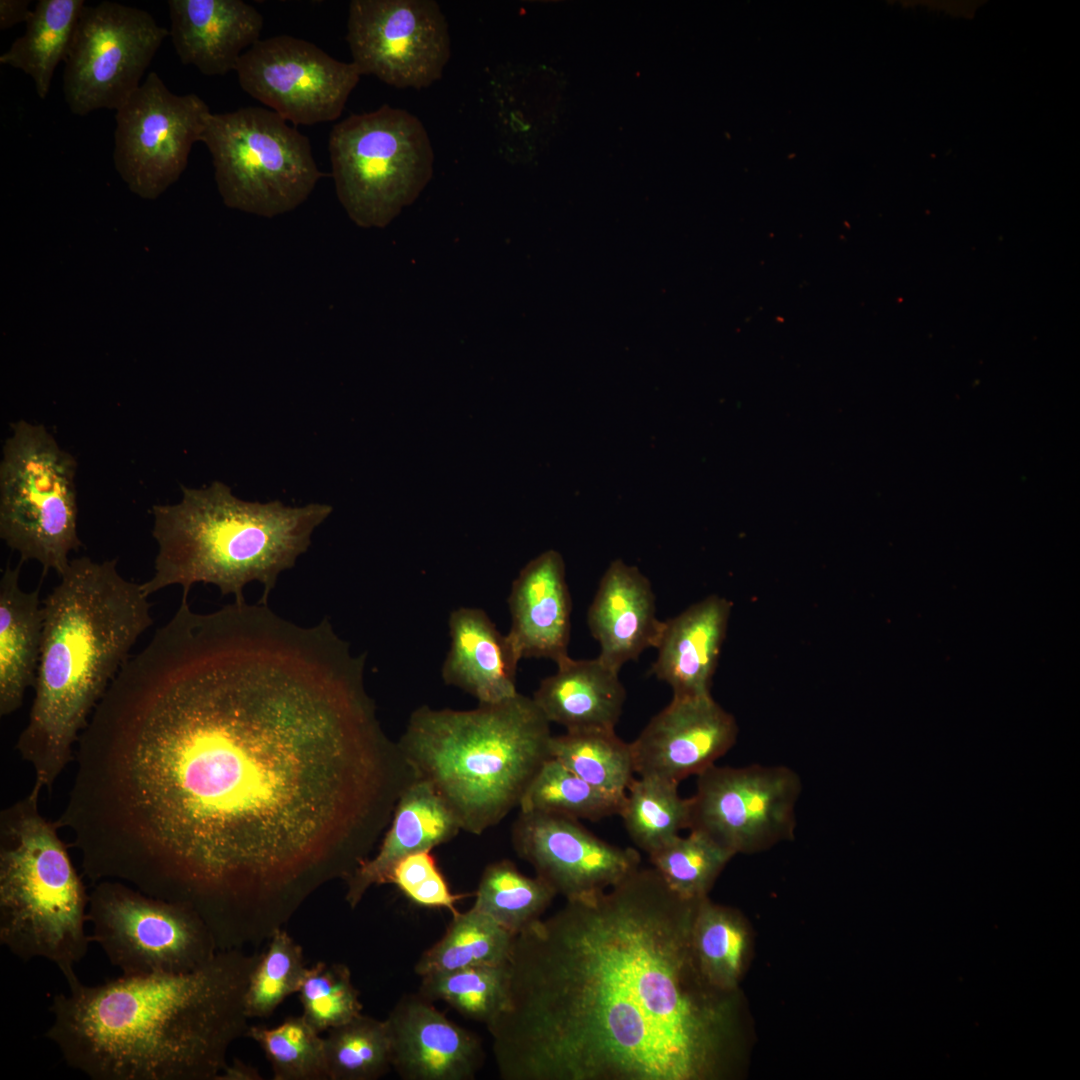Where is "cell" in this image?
<instances>
[{"mask_svg": "<svg viewBox=\"0 0 1080 1080\" xmlns=\"http://www.w3.org/2000/svg\"><path fill=\"white\" fill-rule=\"evenodd\" d=\"M532 699L550 723L577 730H615L626 699L619 671L598 657H567L541 680Z\"/></svg>", "mask_w": 1080, "mask_h": 1080, "instance_id": "cell-26", "label": "cell"}, {"mask_svg": "<svg viewBox=\"0 0 1080 1080\" xmlns=\"http://www.w3.org/2000/svg\"><path fill=\"white\" fill-rule=\"evenodd\" d=\"M210 114L198 95L174 94L149 72L115 115L113 160L129 189L155 199L176 182Z\"/></svg>", "mask_w": 1080, "mask_h": 1080, "instance_id": "cell-14", "label": "cell"}, {"mask_svg": "<svg viewBox=\"0 0 1080 1080\" xmlns=\"http://www.w3.org/2000/svg\"><path fill=\"white\" fill-rule=\"evenodd\" d=\"M420 993L403 996L385 1019L391 1067L404 1080H472L484 1062L477 1035Z\"/></svg>", "mask_w": 1080, "mask_h": 1080, "instance_id": "cell-19", "label": "cell"}, {"mask_svg": "<svg viewBox=\"0 0 1080 1080\" xmlns=\"http://www.w3.org/2000/svg\"><path fill=\"white\" fill-rule=\"evenodd\" d=\"M735 855L708 835L690 830L649 855L666 885L685 900L708 896L718 876Z\"/></svg>", "mask_w": 1080, "mask_h": 1080, "instance_id": "cell-37", "label": "cell"}, {"mask_svg": "<svg viewBox=\"0 0 1080 1080\" xmlns=\"http://www.w3.org/2000/svg\"><path fill=\"white\" fill-rule=\"evenodd\" d=\"M0 463V537L34 560L42 576L60 577L71 551L82 545L77 531V462L42 424L23 419L11 424Z\"/></svg>", "mask_w": 1080, "mask_h": 1080, "instance_id": "cell-9", "label": "cell"}, {"mask_svg": "<svg viewBox=\"0 0 1080 1080\" xmlns=\"http://www.w3.org/2000/svg\"><path fill=\"white\" fill-rule=\"evenodd\" d=\"M514 937L491 917L471 907L453 915L444 935L422 953L414 971L422 977L472 966L506 964Z\"/></svg>", "mask_w": 1080, "mask_h": 1080, "instance_id": "cell-30", "label": "cell"}, {"mask_svg": "<svg viewBox=\"0 0 1080 1080\" xmlns=\"http://www.w3.org/2000/svg\"><path fill=\"white\" fill-rule=\"evenodd\" d=\"M307 968L301 946L283 927L276 928L250 975L245 994L247 1016H270L288 996L298 992Z\"/></svg>", "mask_w": 1080, "mask_h": 1080, "instance_id": "cell-39", "label": "cell"}, {"mask_svg": "<svg viewBox=\"0 0 1080 1080\" xmlns=\"http://www.w3.org/2000/svg\"><path fill=\"white\" fill-rule=\"evenodd\" d=\"M622 800L590 785L555 758H549L526 788L519 811L597 821L618 815Z\"/></svg>", "mask_w": 1080, "mask_h": 1080, "instance_id": "cell-34", "label": "cell"}, {"mask_svg": "<svg viewBox=\"0 0 1080 1080\" xmlns=\"http://www.w3.org/2000/svg\"><path fill=\"white\" fill-rule=\"evenodd\" d=\"M346 40L361 75L397 88L431 85L450 57L448 24L433 0H352Z\"/></svg>", "mask_w": 1080, "mask_h": 1080, "instance_id": "cell-15", "label": "cell"}, {"mask_svg": "<svg viewBox=\"0 0 1080 1080\" xmlns=\"http://www.w3.org/2000/svg\"><path fill=\"white\" fill-rule=\"evenodd\" d=\"M262 1049L275 1080H329L324 1037L301 1015L275 1027L247 1031Z\"/></svg>", "mask_w": 1080, "mask_h": 1080, "instance_id": "cell-38", "label": "cell"}, {"mask_svg": "<svg viewBox=\"0 0 1080 1080\" xmlns=\"http://www.w3.org/2000/svg\"><path fill=\"white\" fill-rule=\"evenodd\" d=\"M507 602V635L521 659L558 664L569 657L571 597L559 552L548 550L529 561L514 579Z\"/></svg>", "mask_w": 1080, "mask_h": 1080, "instance_id": "cell-20", "label": "cell"}, {"mask_svg": "<svg viewBox=\"0 0 1080 1080\" xmlns=\"http://www.w3.org/2000/svg\"><path fill=\"white\" fill-rule=\"evenodd\" d=\"M678 784L639 776L626 791L618 815L633 843L648 855L690 827L691 801L680 796Z\"/></svg>", "mask_w": 1080, "mask_h": 1080, "instance_id": "cell-31", "label": "cell"}, {"mask_svg": "<svg viewBox=\"0 0 1080 1080\" xmlns=\"http://www.w3.org/2000/svg\"><path fill=\"white\" fill-rule=\"evenodd\" d=\"M329 153L337 197L360 227L383 228L429 182L433 150L422 122L383 105L333 126Z\"/></svg>", "mask_w": 1080, "mask_h": 1080, "instance_id": "cell-8", "label": "cell"}, {"mask_svg": "<svg viewBox=\"0 0 1080 1080\" xmlns=\"http://www.w3.org/2000/svg\"><path fill=\"white\" fill-rule=\"evenodd\" d=\"M508 962L481 965L421 977L419 991L430 1001H443L462 1016L488 1025L506 1005Z\"/></svg>", "mask_w": 1080, "mask_h": 1080, "instance_id": "cell-35", "label": "cell"}, {"mask_svg": "<svg viewBox=\"0 0 1080 1080\" xmlns=\"http://www.w3.org/2000/svg\"><path fill=\"white\" fill-rule=\"evenodd\" d=\"M550 754L590 785L622 801L636 774L631 745L615 730L552 735Z\"/></svg>", "mask_w": 1080, "mask_h": 1080, "instance_id": "cell-32", "label": "cell"}, {"mask_svg": "<svg viewBox=\"0 0 1080 1080\" xmlns=\"http://www.w3.org/2000/svg\"><path fill=\"white\" fill-rule=\"evenodd\" d=\"M590 632L600 646L598 658L616 670L654 648L662 622L647 577L622 560L604 572L588 609Z\"/></svg>", "mask_w": 1080, "mask_h": 1080, "instance_id": "cell-22", "label": "cell"}, {"mask_svg": "<svg viewBox=\"0 0 1080 1080\" xmlns=\"http://www.w3.org/2000/svg\"><path fill=\"white\" fill-rule=\"evenodd\" d=\"M450 648L442 665L445 684L455 686L479 704L497 703L515 696L521 660L507 634H502L487 613L460 607L448 619Z\"/></svg>", "mask_w": 1080, "mask_h": 1080, "instance_id": "cell-23", "label": "cell"}, {"mask_svg": "<svg viewBox=\"0 0 1080 1080\" xmlns=\"http://www.w3.org/2000/svg\"><path fill=\"white\" fill-rule=\"evenodd\" d=\"M405 896L419 906L444 908L448 909L452 915H455L459 912L456 909V903L468 895L452 893L446 879L438 869L411 889Z\"/></svg>", "mask_w": 1080, "mask_h": 1080, "instance_id": "cell-42", "label": "cell"}, {"mask_svg": "<svg viewBox=\"0 0 1080 1080\" xmlns=\"http://www.w3.org/2000/svg\"><path fill=\"white\" fill-rule=\"evenodd\" d=\"M29 4L28 0H1L0 29H9L20 22L26 23L32 11L29 10Z\"/></svg>", "mask_w": 1080, "mask_h": 1080, "instance_id": "cell-43", "label": "cell"}, {"mask_svg": "<svg viewBox=\"0 0 1080 1080\" xmlns=\"http://www.w3.org/2000/svg\"><path fill=\"white\" fill-rule=\"evenodd\" d=\"M735 718L711 696L674 697L630 743L635 773L679 783L698 776L735 744Z\"/></svg>", "mask_w": 1080, "mask_h": 1080, "instance_id": "cell-18", "label": "cell"}, {"mask_svg": "<svg viewBox=\"0 0 1080 1080\" xmlns=\"http://www.w3.org/2000/svg\"><path fill=\"white\" fill-rule=\"evenodd\" d=\"M460 825L425 781L415 779L400 796L382 844L349 877L346 900L354 908L373 885L388 883L394 865L405 856L451 841Z\"/></svg>", "mask_w": 1080, "mask_h": 1080, "instance_id": "cell-25", "label": "cell"}, {"mask_svg": "<svg viewBox=\"0 0 1080 1080\" xmlns=\"http://www.w3.org/2000/svg\"><path fill=\"white\" fill-rule=\"evenodd\" d=\"M691 946L697 966L714 988L738 991L745 973L751 936L742 915L709 897L697 903L691 928Z\"/></svg>", "mask_w": 1080, "mask_h": 1080, "instance_id": "cell-29", "label": "cell"}, {"mask_svg": "<svg viewBox=\"0 0 1080 1080\" xmlns=\"http://www.w3.org/2000/svg\"><path fill=\"white\" fill-rule=\"evenodd\" d=\"M235 71L246 93L295 125L336 120L361 76L354 63L290 35L260 39Z\"/></svg>", "mask_w": 1080, "mask_h": 1080, "instance_id": "cell-16", "label": "cell"}, {"mask_svg": "<svg viewBox=\"0 0 1080 1080\" xmlns=\"http://www.w3.org/2000/svg\"><path fill=\"white\" fill-rule=\"evenodd\" d=\"M258 959L233 948L188 972L79 981L53 997L45 1037L93 1080H218L249 1029L245 994Z\"/></svg>", "mask_w": 1080, "mask_h": 1080, "instance_id": "cell-3", "label": "cell"}, {"mask_svg": "<svg viewBox=\"0 0 1080 1080\" xmlns=\"http://www.w3.org/2000/svg\"><path fill=\"white\" fill-rule=\"evenodd\" d=\"M698 901L639 868L515 935L506 1005L486 1025L500 1077L729 1078L740 996L714 988L697 966Z\"/></svg>", "mask_w": 1080, "mask_h": 1080, "instance_id": "cell-2", "label": "cell"}, {"mask_svg": "<svg viewBox=\"0 0 1080 1080\" xmlns=\"http://www.w3.org/2000/svg\"><path fill=\"white\" fill-rule=\"evenodd\" d=\"M22 561L6 566L0 580V714L9 715L34 687L41 654L43 608L40 585L31 592L19 584Z\"/></svg>", "mask_w": 1080, "mask_h": 1080, "instance_id": "cell-27", "label": "cell"}, {"mask_svg": "<svg viewBox=\"0 0 1080 1080\" xmlns=\"http://www.w3.org/2000/svg\"><path fill=\"white\" fill-rule=\"evenodd\" d=\"M550 722L519 692L470 710L422 705L398 746L416 779L427 782L461 830L481 835L499 824L551 758Z\"/></svg>", "mask_w": 1080, "mask_h": 1080, "instance_id": "cell-6", "label": "cell"}, {"mask_svg": "<svg viewBox=\"0 0 1080 1080\" xmlns=\"http://www.w3.org/2000/svg\"><path fill=\"white\" fill-rule=\"evenodd\" d=\"M556 895L542 879L526 876L504 859L485 867L472 907L517 935L541 918Z\"/></svg>", "mask_w": 1080, "mask_h": 1080, "instance_id": "cell-33", "label": "cell"}, {"mask_svg": "<svg viewBox=\"0 0 1080 1080\" xmlns=\"http://www.w3.org/2000/svg\"><path fill=\"white\" fill-rule=\"evenodd\" d=\"M327 1032L324 1047L329 1080H376L392 1068L385 1020L361 1013Z\"/></svg>", "mask_w": 1080, "mask_h": 1080, "instance_id": "cell-36", "label": "cell"}, {"mask_svg": "<svg viewBox=\"0 0 1080 1080\" xmlns=\"http://www.w3.org/2000/svg\"><path fill=\"white\" fill-rule=\"evenodd\" d=\"M302 1016L320 1033L361 1014L359 992L342 963L317 962L307 968L298 990Z\"/></svg>", "mask_w": 1080, "mask_h": 1080, "instance_id": "cell-40", "label": "cell"}, {"mask_svg": "<svg viewBox=\"0 0 1080 1080\" xmlns=\"http://www.w3.org/2000/svg\"><path fill=\"white\" fill-rule=\"evenodd\" d=\"M181 490L178 503L152 507L158 552L153 576L141 584L148 596L173 585L188 596L194 584L204 583L243 603L244 587L256 581L263 585L258 602L268 605L279 575L294 567L332 512L324 503L244 501L220 481Z\"/></svg>", "mask_w": 1080, "mask_h": 1080, "instance_id": "cell-5", "label": "cell"}, {"mask_svg": "<svg viewBox=\"0 0 1080 1080\" xmlns=\"http://www.w3.org/2000/svg\"><path fill=\"white\" fill-rule=\"evenodd\" d=\"M516 854L566 900L593 897L640 868L637 850L597 837L579 820L521 812L511 829Z\"/></svg>", "mask_w": 1080, "mask_h": 1080, "instance_id": "cell-17", "label": "cell"}, {"mask_svg": "<svg viewBox=\"0 0 1080 1080\" xmlns=\"http://www.w3.org/2000/svg\"><path fill=\"white\" fill-rule=\"evenodd\" d=\"M167 36L169 30L145 10L112 1L85 4L64 60L69 110L77 116L117 110L141 85Z\"/></svg>", "mask_w": 1080, "mask_h": 1080, "instance_id": "cell-12", "label": "cell"}, {"mask_svg": "<svg viewBox=\"0 0 1080 1080\" xmlns=\"http://www.w3.org/2000/svg\"><path fill=\"white\" fill-rule=\"evenodd\" d=\"M91 939L123 975L183 973L219 951L192 908L148 895L120 881L101 880L89 894Z\"/></svg>", "mask_w": 1080, "mask_h": 1080, "instance_id": "cell-11", "label": "cell"}, {"mask_svg": "<svg viewBox=\"0 0 1080 1080\" xmlns=\"http://www.w3.org/2000/svg\"><path fill=\"white\" fill-rule=\"evenodd\" d=\"M437 870L431 850L415 852L405 856L394 865L388 883H393L406 895Z\"/></svg>", "mask_w": 1080, "mask_h": 1080, "instance_id": "cell-41", "label": "cell"}, {"mask_svg": "<svg viewBox=\"0 0 1080 1080\" xmlns=\"http://www.w3.org/2000/svg\"><path fill=\"white\" fill-rule=\"evenodd\" d=\"M327 617L187 598L131 655L84 733L83 785L115 875L239 926L244 896L295 881L393 815L413 779Z\"/></svg>", "mask_w": 1080, "mask_h": 1080, "instance_id": "cell-1", "label": "cell"}, {"mask_svg": "<svg viewBox=\"0 0 1080 1080\" xmlns=\"http://www.w3.org/2000/svg\"><path fill=\"white\" fill-rule=\"evenodd\" d=\"M201 142L211 154L224 204L245 213L265 218L288 213L324 176L309 139L266 108L211 113Z\"/></svg>", "mask_w": 1080, "mask_h": 1080, "instance_id": "cell-10", "label": "cell"}, {"mask_svg": "<svg viewBox=\"0 0 1080 1080\" xmlns=\"http://www.w3.org/2000/svg\"><path fill=\"white\" fill-rule=\"evenodd\" d=\"M84 6V0H39L24 34L0 55L1 64L32 78L41 100L46 99L54 72L67 56Z\"/></svg>", "mask_w": 1080, "mask_h": 1080, "instance_id": "cell-28", "label": "cell"}, {"mask_svg": "<svg viewBox=\"0 0 1080 1080\" xmlns=\"http://www.w3.org/2000/svg\"><path fill=\"white\" fill-rule=\"evenodd\" d=\"M731 607L727 599L711 595L662 622L651 672L674 697L710 694Z\"/></svg>", "mask_w": 1080, "mask_h": 1080, "instance_id": "cell-24", "label": "cell"}, {"mask_svg": "<svg viewBox=\"0 0 1080 1080\" xmlns=\"http://www.w3.org/2000/svg\"><path fill=\"white\" fill-rule=\"evenodd\" d=\"M260 1074L254 1068L240 1061H234L226 1066L218 1080H258Z\"/></svg>", "mask_w": 1080, "mask_h": 1080, "instance_id": "cell-44", "label": "cell"}, {"mask_svg": "<svg viewBox=\"0 0 1080 1080\" xmlns=\"http://www.w3.org/2000/svg\"><path fill=\"white\" fill-rule=\"evenodd\" d=\"M174 49L185 65L206 76L234 70L243 53L260 40L263 16L241 0H169Z\"/></svg>", "mask_w": 1080, "mask_h": 1080, "instance_id": "cell-21", "label": "cell"}, {"mask_svg": "<svg viewBox=\"0 0 1080 1080\" xmlns=\"http://www.w3.org/2000/svg\"><path fill=\"white\" fill-rule=\"evenodd\" d=\"M40 790L4 812L0 847V943L27 962L46 959L68 987L87 954L89 894L57 835L38 811Z\"/></svg>", "mask_w": 1080, "mask_h": 1080, "instance_id": "cell-7", "label": "cell"}, {"mask_svg": "<svg viewBox=\"0 0 1080 1080\" xmlns=\"http://www.w3.org/2000/svg\"><path fill=\"white\" fill-rule=\"evenodd\" d=\"M141 584L125 579L117 559L70 560L43 601L35 695L17 748L50 786L71 760L73 745L139 637L152 625Z\"/></svg>", "mask_w": 1080, "mask_h": 1080, "instance_id": "cell-4", "label": "cell"}, {"mask_svg": "<svg viewBox=\"0 0 1080 1080\" xmlns=\"http://www.w3.org/2000/svg\"><path fill=\"white\" fill-rule=\"evenodd\" d=\"M802 790L786 766H717L697 776L689 830H698L734 855L792 840Z\"/></svg>", "mask_w": 1080, "mask_h": 1080, "instance_id": "cell-13", "label": "cell"}]
</instances>
